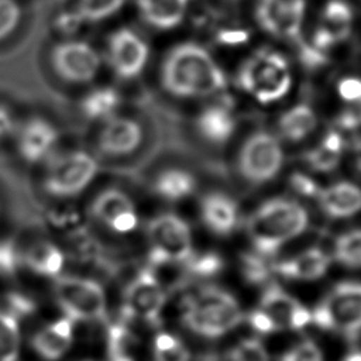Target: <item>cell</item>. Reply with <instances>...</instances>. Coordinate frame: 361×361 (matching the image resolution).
I'll use <instances>...</instances> for the list:
<instances>
[{
	"label": "cell",
	"instance_id": "cell-12",
	"mask_svg": "<svg viewBox=\"0 0 361 361\" xmlns=\"http://www.w3.org/2000/svg\"><path fill=\"white\" fill-rule=\"evenodd\" d=\"M92 216L116 234H128L138 226L135 206L130 196L117 189L102 190L90 204Z\"/></svg>",
	"mask_w": 361,
	"mask_h": 361
},
{
	"label": "cell",
	"instance_id": "cell-8",
	"mask_svg": "<svg viewBox=\"0 0 361 361\" xmlns=\"http://www.w3.org/2000/svg\"><path fill=\"white\" fill-rule=\"evenodd\" d=\"M148 237L152 244L149 251L151 267L186 262L192 252L189 226L172 213H164L148 223Z\"/></svg>",
	"mask_w": 361,
	"mask_h": 361
},
{
	"label": "cell",
	"instance_id": "cell-30",
	"mask_svg": "<svg viewBox=\"0 0 361 361\" xmlns=\"http://www.w3.org/2000/svg\"><path fill=\"white\" fill-rule=\"evenodd\" d=\"M18 320L0 313V361H17L20 353Z\"/></svg>",
	"mask_w": 361,
	"mask_h": 361
},
{
	"label": "cell",
	"instance_id": "cell-31",
	"mask_svg": "<svg viewBox=\"0 0 361 361\" xmlns=\"http://www.w3.org/2000/svg\"><path fill=\"white\" fill-rule=\"evenodd\" d=\"M154 361H189L186 345L171 333H159L154 338Z\"/></svg>",
	"mask_w": 361,
	"mask_h": 361
},
{
	"label": "cell",
	"instance_id": "cell-48",
	"mask_svg": "<svg viewBox=\"0 0 361 361\" xmlns=\"http://www.w3.org/2000/svg\"><path fill=\"white\" fill-rule=\"evenodd\" d=\"M343 144H344V141H343L340 133H337V131H330V133H327V135L323 138L320 147H323V148L327 149V151L340 152V154H341Z\"/></svg>",
	"mask_w": 361,
	"mask_h": 361
},
{
	"label": "cell",
	"instance_id": "cell-3",
	"mask_svg": "<svg viewBox=\"0 0 361 361\" xmlns=\"http://www.w3.org/2000/svg\"><path fill=\"white\" fill-rule=\"evenodd\" d=\"M241 319L235 298L216 286H204L183 302V326L203 337H220L238 326Z\"/></svg>",
	"mask_w": 361,
	"mask_h": 361
},
{
	"label": "cell",
	"instance_id": "cell-43",
	"mask_svg": "<svg viewBox=\"0 0 361 361\" xmlns=\"http://www.w3.org/2000/svg\"><path fill=\"white\" fill-rule=\"evenodd\" d=\"M17 130H18V121L14 113L7 106L0 104V141L14 137Z\"/></svg>",
	"mask_w": 361,
	"mask_h": 361
},
{
	"label": "cell",
	"instance_id": "cell-5",
	"mask_svg": "<svg viewBox=\"0 0 361 361\" xmlns=\"http://www.w3.org/2000/svg\"><path fill=\"white\" fill-rule=\"evenodd\" d=\"M238 86L261 103L275 102L286 94L292 78L286 59L275 51H258L244 62L237 78Z\"/></svg>",
	"mask_w": 361,
	"mask_h": 361
},
{
	"label": "cell",
	"instance_id": "cell-13",
	"mask_svg": "<svg viewBox=\"0 0 361 361\" xmlns=\"http://www.w3.org/2000/svg\"><path fill=\"white\" fill-rule=\"evenodd\" d=\"M16 141L23 161L35 165L48 162L54 157L59 142V133L51 121L42 117H32L18 126Z\"/></svg>",
	"mask_w": 361,
	"mask_h": 361
},
{
	"label": "cell",
	"instance_id": "cell-34",
	"mask_svg": "<svg viewBox=\"0 0 361 361\" xmlns=\"http://www.w3.org/2000/svg\"><path fill=\"white\" fill-rule=\"evenodd\" d=\"M185 267L190 276L209 278L221 271L223 259L216 252H204L200 255L192 254L185 262Z\"/></svg>",
	"mask_w": 361,
	"mask_h": 361
},
{
	"label": "cell",
	"instance_id": "cell-21",
	"mask_svg": "<svg viewBox=\"0 0 361 361\" xmlns=\"http://www.w3.org/2000/svg\"><path fill=\"white\" fill-rule=\"evenodd\" d=\"M323 212L334 219L351 217L361 210V189L350 182H338L317 195Z\"/></svg>",
	"mask_w": 361,
	"mask_h": 361
},
{
	"label": "cell",
	"instance_id": "cell-16",
	"mask_svg": "<svg viewBox=\"0 0 361 361\" xmlns=\"http://www.w3.org/2000/svg\"><path fill=\"white\" fill-rule=\"evenodd\" d=\"M259 310L264 312L276 330H302L312 322V312L278 285H269L262 296Z\"/></svg>",
	"mask_w": 361,
	"mask_h": 361
},
{
	"label": "cell",
	"instance_id": "cell-17",
	"mask_svg": "<svg viewBox=\"0 0 361 361\" xmlns=\"http://www.w3.org/2000/svg\"><path fill=\"white\" fill-rule=\"evenodd\" d=\"M142 142V127L130 117L113 116L103 121L97 137L99 151L110 158L133 154Z\"/></svg>",
	"mask_w": 361,
	"mask_h": 361
},
{
	"label": "cell",
	"instance_id": "cell-36",
	"mask_svg": "<svg viewBox=\"0 0 361 361\" xmlns=\"http://www.w3.org/2000/svg\"><path fill=\"white\" fill-rule=\"evenodd\" d=\"M21 267V250L10 240H0V276L11 278Z\"/></svg>",
	"mask_w": 361,
	"mask_h": 361
},
{
	"label": "cell",
	"instance_id": "cell-28",
	"mask_svg": "<svg viewBox=\"0 0 361 361\" xmlns=\"http://www.w3.org/2000/svg\"><path fill=\"white\" fill-rule=\"evenodd\" d=\"M316 127V114L307 104H298L283 113L279 118L282 135L290 141H299L307 137Z\"/></svg>",
	"mask_w": 361,
	"mask_h": 361
},
{
	"label": "cell",
	"instance_id": "cell-9",
	"mask_svg": "<svg viewBox=\"0 0 361 361\" xmlns=\"http://www.w3.org/2000/svg\"><path fill=\"white\" fill-rule=\"evenodd\" d=\"M166 300V292L155 274L147 267L141 269L124 289L121 307L123 323L140 320L152 327L161 323V310Z\"/></svg>",
	"mask_w": 361,
	"mask_h": 361
},
{
	"label": "cell",
	"instance_id": "cell-32",
	"mask_svg": "<svg viewBox=\"0 0 361 361\" xmlns=\"http://www.w3.org/2000/svg\"><path fill=\"white\" fill-rule=\"evenodd\" d=\"M334 255L344 267H361V228L341 234L336 240Z\"/></svg>",
	"mask_w": 361,
	"mask_h": 361
},
{
	"label": "cell",
	"instance_id": "cell-20",
	"mask_svg": "<svg viewBox=\"0 0 361 361\" xmlns=\"http://www.w3.org/2000/svg\"><path fill=\"white\" fill-rule=\"evenodd\" d=\"M329 264L330 259L322 250L310 248L293 258L275 264L272 269L286 279L313 281L326 274Z\"/></svg>",
	"mask_w": 361,
	"mask_h": 361
},
{
	"label": "cell",
	"instance_id": "cell-14",
	"mask_svg": "<svg viewBox=\"0 0 361 361\" xmlns=\"http://www.w3.org/2000/svg\"><path fill=\"white\" fill-rule=\"evenodd\" d=\"M148 58L147 44L131 30L120 28L107 41V59L114 73L121 79L137 76Z\"/></svg>",
	"mask_w": 361,
	"mask_h": 361
},
{
	"label": "cell",
	"instance_id": "cell-40",
	"mask_svg": "<svg viewBox=\"0 0 361 361\" xmlns=\"http://www.w3.org/2000/svg\"><path fill=\"white\" fill-rule=\"evenodd\" d=\"M281 361H324L323 353L317 347L316 343L310 340H305L290 350H288L282 357Z\"/></svg>",
	"mask_w": 361,
	"mask_h": 361
},
{
	"label": "cell",
	"instance_id": "cell-25",
	"mask_svg": "<svg viewBox=\"0 0 361 361\" xmlns=\"http://www.w3.org/2000/svg\"><path fill=\"white\" fill-rule=\"evenodd\" d=\"M196 124L200 134L206 140L216 144L226 142L233 134L235 126L233 116L226 107L221 106H212L204 109L199 114Z\"/></svg>",
	"mask_w": 361,
	"mask_h": 361
},
{
	"label": "cell",
	"instance_id": "cell-4",
	"mask_svg": "<svg viewBox=\"0 0 361 361\" xmlns=\"http://www.w3.org/2000/svg\"><path fill=\"white\" fill-rule=\"evenodd\" d=\"M54 296L65 316L73 322H107L106 292L96 279L59 275L54 279Z\"/></svg>",
	"mask_w": 361,
	"mask_h": 361
},
{
	"label": "cell",
	"instance_id": "cell-23",
	"mask_svg": "<svg viewBox=\"0 0 361 361\" xmlns=\"http://www.w3.org/2000/svg\"><path fill=\"white\" fill-rule=\"evenodd\" d=\"M142 18L152 27L168 30L183 17L188 0H137Z\"/></svg>",
	"mask_w": 361,
	"mask_h": 361
},
{
	"label": "cell",
	"instance_id": "cell-27",
	"mask_svg": "<svg viewBox=\"0 0 361 361\" xmlns=\"http://www.w3.org/2000/svg\"><path fill=\"white\" fill-rule=\"evenodd\" d=\"M351 21V7L343 0H330L322 13V23L319 27L323 28L337 44L350 35Z\"/></svg>",
	"mask_w": 361,
	"mask_h": 361
},
{
	"label": "cell",
	"instance_id": "cell-10",
	"mask_svg": "<svg viewBox=\"0 0 361 361\" xmlns=\"http://www.w3.org/2000/svg\"><path fill=\"white\" fill-rule=\"evenodd\" d=\"M51 65L56 76L68 83L92 82L102 66L99 52L86 41L65 39L58 42L51 51Z\"/></svg>",
	"mask_w": 361,
	"mask_h": 361
},
{
	"label": "cell",
	"instance_id": "cell-6",
	"mask_svg": "<svg viewBox=\"0 0 361 361\" xmlns=\"http://www.w3.org/2000/svg\"><path fill=\"white\" fill-rule=\"evenodd\" d=\"M312 322L323 330L355 338L361 333V283L336 285L312 312Z\"/></svg>",
	"mask_w": 361,
	"mask_h": 361
},
{
	"label": "cell",
	"instance_id": "cell-38",
	"mask_svg": "<svg viewBox=\"0 0 361 361\" xmlns=\"http://www.w3.org/2000/svg\"><path fill=\"white\" fill-rule=\"evenodd\" d=\"M20 20V4L16 0H0V41L16 31Z\"/></svg>",
	"mask_w": 361,
	"mask_h": 361
},
{
	"label": "cell",
	"instance_id": "cell-1",
	"mask_svg": "<svg viewBox=\"0 0 361 361\" xmlns=\"http://www.w3.org/2000/svg\"><path fill=\"white\" fill-rule=\"evenodd\" d=\"M161 80L165 90L179 97L214 93L226 86L221 69L197 44L175 47L162 63Z\"/></svg>",
	"mask_w": 361,
	"mask_h": 361
},
{
	"label": "cell",
	"instance_id": "cell-29",
	"mask_svg": "<svg viewBox=\"0 0 361 361\" xmlns=\"http://www.w3.org/2000/svg\"><path fill=\"white\" fill-rule=\"evenodd\" d=\"M154 189L164 199L179 200L193 192L195 179L189 172L182 169H165L157 176Z\"/></svg>",
	"mask_w": 361,
	"mask_h": 361
},
{
	"label": "cell",
	"instance_id": "cell-19",
	"mask_svg": "<svg viewBox=\"0 0 361 361\" xmlns=\"http://www.w3.org/2000/svg\"><path fill=\"white\" fill-rule=\"evenodd\" d=\"M21 261L32 274L55 279L62 275L65 252L51 241H37L21 251Z\"/></svg>",
	"mask_w": 361,
	"mask_h": 361
},
{
	"label": "cell",
	"instance_id": "cell-7",
	"mask_svg": "<svg viewBox=\"0 0 361 361\" xmlns=\"http://www.w3.org/2000/svg\"><path fill=\"white\" fill-rule=\"evenodd\" d=\"M97 173L96 159L86 151H69L48 161L44 190L54 197L68 199L80 195Z\"/></svg>",
	"mask_w": 361,
	"mask_h": 361
},
{
	"label": "cell",
	"instance_id": "cell-2",
	"mask_svg": "<svg viewBox=\"0 0 361 361\" xmlns=\"http://www.w3.org/2000/svg\"><path fill=\"white\" fill-rule=\"evenodd\" d=\"M307 213L289 199H271L262 203L248 220V234L257 254L268 257L279 247L302 234L307 226Z\"/></svg>",
	"mask_w": 361,
	"mask_h": 361
},
{
	"label": "cell",
	"instance_id": "cell-26",
	"mask_svg": "<svg viewBox=\"0 0 361 361\" xmlns=\"http://www.w3.org/2000/svg\"><path fill=\"white\" fill-rule=\"evenodd\" d=\"M120 104L118 93L111 87H96L86 93L80 100V113L89 121H106L116 116Z\"/></svg>",
	"mask_w": 361,
	"mask_h": 361
},
{
	"label": "cell",
	"instance_id": "cell-37",
	"mask_svg": "<svg viewBox=\"0 0 361 361\" xmlns=\"http://www.w3.org/2000/svg\"><path fill=\"white\" fill-rule=\"evenodd\" d=\"M241 271L244 278L251 283H261L269 276V267L259 254H243Z\"/></svg>",
	"mask_w": 361,
	"mask_h": 361
},
{
	"label": "cell",
	"instance_id": "cell-22",
	"mask_svg": "<svg viewBox=\"0 0 361 361\" xmlns=\"http://www.w3.org/2000/svg\"><path fill=\"white\" fill-rule=\"evenodd\" d=\"M202 219L213 233L227 235L237 223L235 203L223 193H209L202 200Z\"/></svg>",
	"mask_w": 361,
	"mask_h": 361
},
{
	"label": "cell",
	"instance_id": "cell-44",
	"mask_svg": "<svg viewBox=\"0 0 361 361\" xmlns=\"http://www.w3.org/2000/svg\"><path fill=\"white\" fill-rule=\"evenodd\" d=\"M290 186L299 195H303V196H307V197H314V196L317 197V195L320 192L317 183L312 178H309L303 173H299V172H296L290 176Z\"/></svg>",
	"mask_w": 361,
	"mask_h": 361
},
{
	"label": "cell",
	"instance_id": "cell-46",
	"mask_svg": "<svg viewBox=\"0 0 361 361\" xmlns=\"http://www.w3.org/2000/svg\"><path fill=\"white\" fill-rule=\"evenodd\" d=\"M248 323L255 331H258L261 334H271V333L278 331L276 327L274 326V323L271 322V319L259 309H255L248 314Z\"/></svg>",
	"mask_w": 361,
	"mask_h": 361
},
{
	"label": "cell",
	"instance_id": "cell-47",
	"mask_svg": "<svg viewBox=\"0 0 361 361\" xmlns=\"http://www.w3.org/2000/svg\"><path fill=\"white\" fill-rule=\"evenodd\" d=\"M248 38H250V34L245 30H240V28L220 30L216 34V41L223 45H241L247 42Z\"/></svg>",
	"mask_w": 361,
	"mask_h": 361
},
{
	"label": "cell",
	"instance_id": "cell-42",
	"mask_svg": "<svg viewBox=\"0 0 361 361\" xmlns=\"http://www.w3.org/2000/svg\"><path fill=\"white\" fill-rule=\"evenodd\" d=\"M299 55L302 62L309 68H317L320 65H324L327 62L324 51L316 48L313 44L300 42L299 47Z\"/></svg>",
	"mask_w": 361,
	"mask_h": 361
},
{
	"label": "cell",
	"instance_id": "cell-33",
	"mask_svg": "<svg viewBox=\"0 0 361 361\" xmlns=\"http://www.w3.org/2000/svg\"><path fill=\"white\" fill-rule=\"evenodd\" d=\"M126 0H79L76 13L82 21L96 23L117 13Z\"/></svg>",
	"mask_w": 361,
	"mask_h": 361
},
{
	"label": "cell",
	"instance_id": "cell-49",
	"mask_svg": "<svg viewBox=\"0 0 361 361\" xmlns=\"http://www.w3.org/2000/svg\"><path fill=\"white\" fill-rule=\"evenodd\" d=\"M355 168L361 172V142L355 148Z\"/></svg>",
	"mask_w": 361,
	"mask_h": 361
},
{
	"label": "cell",
	"instance_id": "cell-35",
	"mask_svg": "<svg viewBox=\"0 0 361 361\" xmlns=\"http://www.w3.org/2000/svg\"><path fill=\"white\" fill-rule=\"evenodd\" d=\"M230 361H269L264 344L257 338L241 340L228 354Z\"/></svg>",
	"mask_w": 361,
	"mask_h": 361
},
{
	"label": "cell",
	"instance_id": "cell-18",
	"mask_svg": "<svg viewBox=\"0 0 361 361\" xmlns=\"http://www.w3.org/2000/svg\"><path fill=\"white\" fill-rule=\"evenodd\" d=\"M73 323V320L63 316L56 322L44 326L32 336V348L47 361L59 360L72 344Z\"/></svg>",
	"mask_w": 361,
	"mask_h": 361
},
{
	"label": "cell",
	"instance_id": "cell-24",
	"mask_svg": "<svg viewBox=\"0 0 361 361\" xmlns=\"http://www.w3.org/2000/svg\"><path fill=\"white\" fill-rule=\"evenodd\" d=\"M106 337L109 361H138L141 340L127 323L109 324Z\"/></svg>",
	"mask_w": 361,
	"mask_h": 361
},
{
	"label": "cell",
	"instance_id": "cell-39",
	"mask_svg": "<svg viewBox=\"0 0 361 361\" xmlns=\"http://www.w3.org/2000/svg\"><path fill=\"white\" fill-rule=\"evenodd\" d=\"M340 152H331L324 149L323 147L310 149L305 155V161L307 165L319 172H330L337 168L340 162Z\"/></svg>",
	"mask_w": 361,
	"mask_h": 361
},
{
	"label": "cell",
	"instance_id": "cell-50",
	"mask_svg": "<svg viewBox=\"0 0 361 361\" xmlns=\"http://www.w3.org/2000/svg\"><path fill=\"white\" fill-rule=\"evenodd\" d=\"M343 361H361V351H357V353H351V354H348Z\"/></svg>",
	"mask_w": 361,
	"mask_h": 361
},
{
	"label": "cell",
	"instance_id": "cell-11",
	"mask_svg": "<svg viewBox=\"0 0 361 361\" xmlns=\"http://www.w3.org/2000/svg\"><path fill=\"white\" fill-rule=\"evenodd\" d=\"M282 148L278 140L259 131L250 135L238 154V169L252 183L271 180L282 166Z\"/></svg>",
	"mask_w": 361,
	"mask_h": 361
},
{
	"label": "cell",
	"instance_id": "cell-41",
	"mask_svg": "<svg viewBox=\"0 0 361 361\" xmlns=\"http://www.w3.org/2000/svg\"><path fill=\"white\" fill-rule=\"evenodd\" d=\"M337 123L344 130H354L361 126V97L348 102L347 107L338 114Z\"/></svg>",
	"mask_w": 361,
	"mask_h": 361
},
{
	"label": "cell",
	"instance_id": "cell-15",
	"mask_svg": "<svg viewBox=\"0 0 361 361\" xmlns=\"http://www.w3.org/2000/svg\"><path fill=\"white\" fill-rule=\"evenodd\" d=\"M305 14V0H259L257 21L269 34L296 39Z\"/></svg>",
	"mask_w": 361,
	"mask_h": 361
},
{
	"label": "cell",
	"instance_id": "cell-45",
	"mask_svg": "<svg viewBox=\"0 0 361 361\" xmlns=\"http://www.w3.org/2000/svg\"><path fill=\"white\" fill-rule=\"evenodd\" d=\"M337 92L343 100L354 102L361 97V79L344 78L337 85Z\"/></svg>",
	"mask_w": 361,
	"mask_h": 361
}]
</instances>
